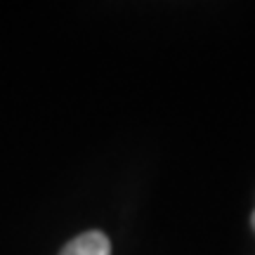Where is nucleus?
I'll return each instance as SVG.
<instances>
[{
    "label": "nucleus",
    "instance_id": "1",
    "mask_svg": "<svg viewBox=\"0 0 255 255\" xmlns=\"http://www.w3.org/2000/svg\"><path fill=\"white\" fill-rule=\"evenodd\" d=\"M59 255H111V244L102 232H85L71 239Z\"/></svg>",
    "mask_w": 255,
    "mask_h": 255
},
{
    "label": "nucleus",
    "instance_id": "2",
    "mask_svg": "<svg viewBox=\"0 0 255 255\" xmlns=\"http://www.w3.org/2000/svg\"><path fill=\"white\" fill-rule=\"evenodd\" d=\"M251 227L255 229V210H253V215H251Z\"/></svg>",
    "mask_w": 255,
    "mask_h": 255
}]
</instances>
